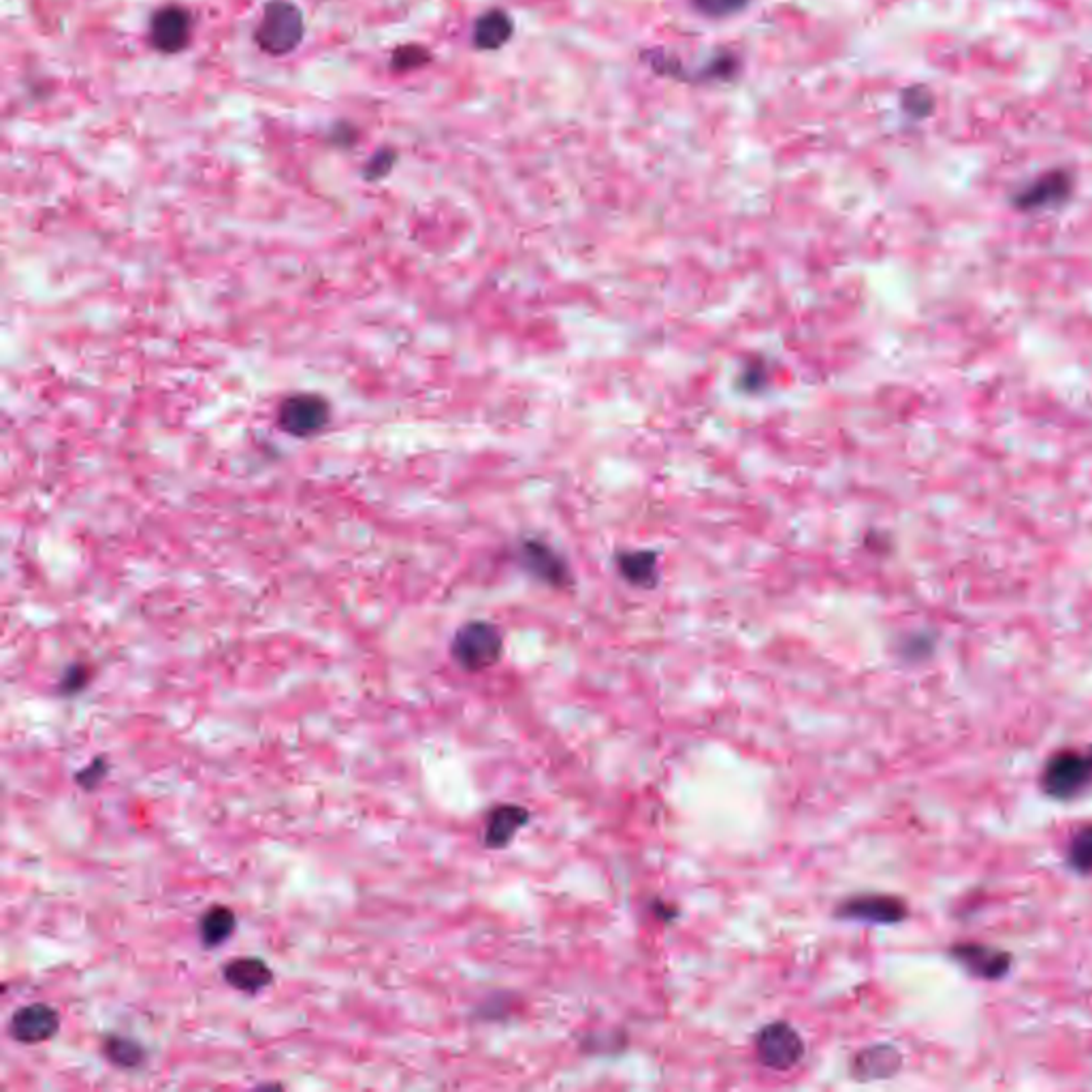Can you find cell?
Segmentation results:
<instances>
[{
    "label": "cell",
    "instance_id": "ffe728a7",
    "mask_svg": "<svg viewBox=\"0 0 1092 1092\" xmlns=\"http://www.w3.org/2000/svg\"><path fill=\"white\" fill-rule=\"evenodd\" d=\"M90 680H92V670H90V666H86V664H73V666H69V668L63 672V676H61V680H59L56 692H59V696H63V698H73V696H77V694L84 692V690L90 686Z\"/></svg>",
    "mask_w": 1092,
    "mask_h": 1092
},
{
    "label": "cell",
    "instance_id": "3957f363",
    "mask_svg": "<svg viewBox=\"0 0 1092 1092\" xmlns=\"http://www.w3.org/2000/svg\"><path fill=\"white\" fill-rule=\"evenodd\" d=\"M304 33L306 26L302 11L286 0H271L257 26L255 39L271 56H286L304 41Z\"/></svg>",
    "mask_w": 1092,
    "mask_h": 1092
},
{
    "label": "cell",
    "instance_id": "8fae6325",
    "mask_svg": "<svg viewBox=\"0 0 1092 1092\" xmlns=\"http://www.w3.org/2000/svg\"><path fill=\"white\" fill-rule=\"evenodd\" d=\"M521 561L540 581L563 587L570 583V570L566 561L542 542H523L521 544Z\"/></svg>",
    "mask_w": 1092,
    "mask_h": 1092
},
{
    "label": "cell",
    "instance_id": "8992f818",
    "mask_svg": "<svg viewBox=\"0 0 1092 1092\" xmlns=\"http://www.w3.org/2000/svg\"><path fill=\"white\" fill-rule=\"evenodd\" d=\"M909 909L905 900L888 894H858L836 907V918L866 924H900L907 920Z\"/></svg>",
    "mask_w": 1092,
    "mask_h": 1092
},
{
    "label": "cell",
    "instance_id": "6da1fadb",
    "mask_svg": "<svg viewBox=\"0 0 1092 1092\" xmlns=\"http://www.w3.org/2000/svg\"><path fill=\"white\" fill-rule=\"evenodd\" d=\"M451 653L463 670L482 672L502 660L504 638L494 623L470 621L457 630Z\"/></svg>",
    "mask_w": 1092,
    "mask_h": 1092
},
{
    "label": "cell",
    "instance_id": "cb8c5ba5",
    "mask_svg": "<svg viewBox=\"0 0 1092 1092\" xmlns=\"http://www.w3.org/2000/svg\"><path fill=\"white\" fill-rule=\"evenodd\" d=\"M905 107L913 116H926L933 109V96L926 88H911L905 92Z\"/></svg>",
    "mask_w": 1092,
    "mask_h": 1092
},
{
    "label": "cell",
    "instance_id": "7c38bea8",
    "mask_svg": "<svg viewBox=\"0 0 1092 1092\" xmlns=\"http://www.w3.org/2000/svg\"><path fill=\"white\" fill-rule=\"evenodd\" d=\"M530 822V811L518 805H500L486 817L484 845L489 850H504L516 832Z\"/></svg>",
    "mask_w": 1092,
    "mask_h": 1092
},
{
    "label": "cell",
    "instance_id": "7402d4cb",
    "mask_svg": "<svg viewBox=\"0 0 1092 1092\" xmlns=\"http://www.w3.org/2000/svg\"><path fill=\"white\" fill-rule=\"evenodd\" d=\"M694 7L708 15V17H728L732 13H739L749 0H692Z\"/></svg>",
    "mask_w": 1092,
    "mask_h": 1092
},
{
    "label": "cell",
    "instance_id": "52a82bcc",
    "mask_svg": "<svg viewBox=\"0 0 1092 1092\" xmlns=\"http://www.w3.org/2000/svg\"><path fill=\"white\" fill-rule=\"evenodd\" d=\"M326 423H329V403L318 395H292L278 410V425L295 438H308Z\"/></svg>",
    "mask_w": 1092,
    "mask_h": 1092
},
{
    "label": "cell",
    "instance_id": "5bb4252c",
    "mask_svg": "<svg viewBox=\"0 0 1092 1092\" xmlns=\"http://www.w3.org/2000/svg\"><path fill=\"white\" fill-rule=\"evenodd\" d=\"M237 928V915L227 905H213L199 918V939L207 949L227 943Z\"/></svg>",
    "mask_w": 1092,
    "mask_h": 1092
},
{
    "label": "cell",
    "instance_id": "603a6c76",
    "mask_svg": "<svg viewBox=\"0 0 1092 1092\" xmlns=\"http://www.w3.org/2000/svg\"><path fill=\"white\" fill-rule=\"evenodd\" d=\"M429 61V51L425 47H417V45H410V47H399L395 51L393 56V67L397 71H407V69H419L423 67L425 63Z\"/></svg>",
    "mask_w": 1092,
    "mask_h": 1092
},
{
    "label": "cell",
    "instance_id": "d4e9b609",
    "mask_svg": "<svg viewBox=\"0 0 1092 1092\" xmlns=\"http://www.w3.org/2000/svg\"><path fill=\"white\" fill-rule=\"evenodd\" d=\"M395 162V152H378L365 167V173L369 180H380L382 176H387L393 167Z\"/></svg>",
    "mask_w": 1092,
    "mask_h": 1092
},
{
    "label": "cell",
    "instance_id": "484cf974",
    "mask_svg": "<svg viewBox=\"0 0 1092 1092\" xmlns=\"http://www.w3.org/2000/svg\"><path fill=\"white\" fill-rule=\"evenodd\" d=\"M1090 753H1092V749H1090Z\"/></svg>",
    "mask_w": 1092,
    "mask_h": 1092
},
{
    "label": "cell",
    "instance_id": "9a60e30c",
    "mask_svg": "<svg viewBox=\"0 0 1092 1092\" xmlns=\"http://www.w3.org/2000/svg\"><path fill=\"white\" fill-rule=\"evenodd\" d=\"M512 35V20L506 11L491 9L484 15H480L474 24V43L480 49L494 51L500 49L504 43H508Z\"/></svg>",
    "mask_w": 1092,
    "mask_h": 1092
},
{
    "label": "cell",
    "instance_id": "4fadbf2b",
    "mask_svg": "<svg viewBox=\"0 0 1092 1092\" xmlns=\"http://www.w3.org/2000/svg\"><path fill=\"white\" fill-rule=\"evenodd\" d=\"M1071 190V178L1062 171L1048 173L1044 178L1030 184L1022 195H1018L1016 203L1024 209L1030 207H1044L1048 203H1058L1062 197H1067Z\"/></svg>",
    "mask_w": 1092,
    "mask_h": 1092
},
{
    "label": "cell",
    "instance_id": "7a4b0ae2",
    "mask_svg": "<svg viewBox=\"0 0 1092 1092\" xmlns=\"http://www.w3.org/2000/svg\"><path fill=\"white\" fill-rule=\"evenodd\" d=\"M1092 785V753L1074 749L1056 751L1044 767L1042 789L1054 801L1067 803Z\"/></svg>",
    "mask_w": 1092,
    "mask_h": 1092
},
{
    "label": "cell",
    "instance_id": "ac0fdd59",
    "mask_svg": "<svg viewBox=\"0 0 1092 1092\" xmlns=\"http://www.w3.org/2000/svg\"><path fill=\"white\" fill-rule=\"evenodd\" d=\"M621 577L638 587H653L658 581V557L655 553H621L617 557Z\"/></svg>",
    "mask_w": 1092,
    "mask_h": 1092
},
{
    "label": "cell",
    "instance_id": "277c9868",
    "mask_svg": "<svg viewBox=\"0 0 1092 1092\" xmlns=\"http://www.w3.org/2000/svg\"><path fill=\"white\" fill-rule=\"evenodd\" d=\"M755 1052L764 1067L787 1071L805 1058V1042L787 1022H771L755 1037Z\"/></svg>",
    "mask_w": 1092,
    "mask_h": 1092
},
{
    "label": "cell",
    "instance_id": "9c48e42d",
    "mask_svg": "<svg viewBox=\"0 0 1092 1092\" xmlns=\"http://www.w3.org/2000/svg\"><path fill=\"white\" fill-rule=\"evenodd\" d=\"M150 37L154 47L160 51H182L190 41V13L180 5L158 9L150 22Z\"/></svg>",
    "mask_w": 1092,
    "mask_h": 1092
},
{
    "label": "cell",
    "instance_id": "d6986e66",
    "mask_svg": "<svg viewBox=\"0 0 1092 1092\" xmlns=\"http://www.w3.org/2000/svg\"><path fill=\"white\" fill-rule=\"evenodd\" d=\"M1067 862L1080 875H1092V824L1074 832L1067 848Z\"/></svg>",
    "mask_w": 1092,
    "mask_h": 1092
},
{
    "label": "cell",
    "instance_id": "44dd1931",
    "mask_svg": "<svg viewBox=\"0 0 1092 1092\" xmlns=\"http://www.w3.org/2000/svg\"><path fill=\"white\" fill-rule=\"evenodd\" d=\"M107 775H109V762H107V757L99 755V757H94V759L88 764V767H84L79 773H75V783H77L81 789L94 791V789L101 787V783L105 781Z\"/></svg>",
    "mask_w": 1092,
    "mask_h": 1092
},
{
    "label": "cell",
    "instance_id": "5b68a950",
    "mask_svg": "<svg viewBox=\"0 0 1092 1092\" xmlns=\"http://www.w3.org/2000/svg\"><path fill=\"white\" fill-rule=\"evenodd\" d=\"M9 1037L22 1046H39L51 1042L61 1030V1014L47 1003L20 1007L9 1020Z\"/></svg>",
    "mask_w": 1092,
    "mask_h": 1092
},
{
    "label": "cell",
    "instance_id": "2e32d148",
    "mask_svg": "<svg viewBox=\"0 0 1092 1092\" xmlns=\"http://www.w3.org/2000/svg\"><path fill=\"white\" fill-rule=\"evenodd\" d=\"M900 1067V1056L890 1046H875L858 1054L854 1060V1074L864 1080L890 1078Z\"/></svg>",
    "mask_w": 1092,
    "mask_h": 1092
},
{
    "label": "cell",
    "instance_id": "e0dca14e",
    "mask_svg": "<svg viewBox=\"0 0 1092 1092\" xmlns=\"http://www.w3.org/2000/svg\"><path fill=\"white\" fill-rule=\"evenodd\" d=\"M105 1058L120 1069H136L146 1062L148 1054L140 1042L124 1035H107L103 1040Z\"/></svg>",
    "mask_w": 1092,
    "mask_h": 1092
},
{
    "label": "cell",
    "instance_id": "ba28073f",
    "mask_svg": "<svg viewBox=\"0 0 1092 1092\" xmlns=\"http://www.w3.org/2000/svg\"><path fill=\"white\" fill-rule=\"evenodd\" d=\"M951 959L961 963L971 975L979 979H1001L1012 967V956L984 943H956Z\"/></svg>",
    "mask_w": 1092,
    "mask_h": 1092
},
{
    "label": "cell",
    "instance_id": "30bf717a",
    "mask_svg": "<svg viewBox=\"0 0 1092 1092\" xmlns=\"http://www.w3.org/2000/svg\"><path fill=\"white\" fill-rule=\"evenodd\" d=\"M223 977L227 984L243 995H259L273 984V971L269 965L257 956L229 961L223 967Z\"/></svg>",
    "mask_w": 1092,
    "mask_h": 1092
}]
</instances>
